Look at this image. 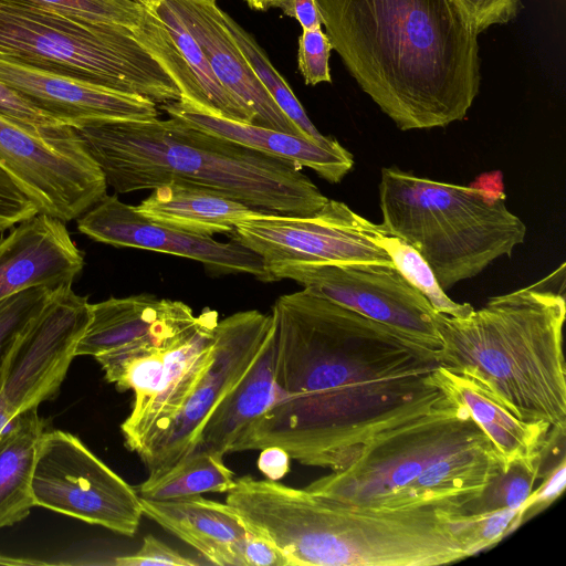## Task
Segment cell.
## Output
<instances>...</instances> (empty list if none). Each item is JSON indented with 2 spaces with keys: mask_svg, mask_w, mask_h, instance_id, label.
I'll return each instance as SVG.
<instances>
[{
  "mask_svg": "<svg viewBox=\"0 0 566 566\" xmlns=\"http://www.w3.org/2000/svg\"><path fill=\"white\" fill-rule=\"evenodd\" d=\"M271 315L277 398L231 452L275 446L337 471L447 398L434 380L439 352L390 327L306 289L280 296Z\"/></svg>",
  "mask_w": 566,
  "mask_h": 566,
  "instance_id": "6da1fadb",
  "label": "cell"
},
{
  "mask_svg": "<svg viewBox=\"0 0 566 566\" xmlns=\"http://www.w3.org/2000/svg\"><path fill=\"white\" fill-rule=\"evenodd\" d=\"M359 87L401 130L465 117L480 88L478 31L460 0H315Z\"/></svg>",
  "mask_w": 566,
  "mask_h": 566,
  "instance_id": "7a4b0ae2",
  "label": "cell"
},
{
  "mask_svg": "<svg viewBox=\"0 0 566 566\" xmlns=\"http://www.w3.org/2000/svg\"><path fill=\"white\" fill-rule=\"evenodd\" d=\"M74 127L117 193L189 182L265 213L310 216L328 200L297 165L168 119L101 120Z\"/></svg>",
  "mask_w": 566,
  "mask_h": 566,
  "instance_id": "3957f363",
  "label": "cell"
},
{
  "mask_svg": "<svg viewBox=\"0 0 566 566\" xmlns=\"http://www.w3.org/2000/svg\"><path fill=\"white\" fill-rule=\"evenodd\" d=\"M564 296L534 287L490 297L463 317L436 312L441 366L486 388L514 417L566 429Z\"/></svg>",
  "mask_w": 566,
  "mask_h": 566,
  "instance_id": "277c9868",
  "label": "cell"
},
{
  "mask_svg": "<svg viewBox=\"0 0 566 566\" xmlns=\"http://www.w3.org/2000/svg\"><path fill=\"white\" fill-rule=\"evenodd\" d=\"M463 515L452 505L349 504L279 483L258 525L287 566H438L471 556Z\"/></svg>",
  "mask_w": 566,
  "mask_h": 566,
  "instance_id": "5b68a950",
  "label": "cell"
},
{
  "mask_svg": "<svg viewBox=\"0 0 566 566\" xmlns=\"http://www.w3.org/2000/svg\"><path fill=\"white\" fill-rule=\"evenodd\" d=\"M501 468L469 410L447 397L428 412L379 433L345 468L305 489L349 504H438L462 511Z\"/></svg>",
  "mask_w": 566,
  "mask_h": 566,
  "instance_id": "8992f818",
  "label": "cell"
},
{
  "mask_svg": "<svg viewBox=\"0 0 566 566\" xmlns=\"http://www.w3.org/2000/svg\"><path fill=\"white\" fill-rule=\"evenodd\" d=\"M502 187L459 186L382 168L380 223L426 260L443 291L481 273L523 243L526 227Z\"/></svg>",
  "mask_w": 566,
  "mask_h": 566,
  "instance_id": "52a82bcc",
  "label": "cell"
},
{
  "mask_svg": "<svg viewBox=\"0 0 566 566\" xmlns=\"http://www.w3.org/2000/svg\"><path fill=\"white\" fill-rule=\"evenodd\" d=\"M0 56L56 72L157 106L181 98L133 29L88 21L30 0H0Z\"/></svg>",
  "mask_w": 566,
  "mask_h": 566,
  "instance_id": "ba28073f",
  "label": "cell"
},
{
  "mask_svg": "<svg viewBox=\"0 0 566 566\" xmlns=\"http://www.w3.org/2000/svg\"><path fill=\"white\" fill-rule=\"evenodd\" d=\"M218 322L213 310L195 316L190 306L174 301L146 334L94 357L108 382L134 394L120 430L140 459L168 430L213 360Z\"/></svg>",
  "mask_w": 566,
  "mask_h": 566,
  "instance_id": "9c48e42d",
  "label": "cell"
},
{
  "mask_svg": "<svg viewBox=\"0 0 566 566\" xmlns=\"http://www.w3.org/2000/svg\"><path fill=\"white\" fill-rule=\"evenodd\" d=\"M0 169L39 212L64 223L107 195L103 171L67 124L35 129L0 114Z\"/></svg>",
  "mask_w": 566,
  "mask_h": 566,
  "instance_id": "30bf717a",
  "label": "cell"
},
{
  "mask_svg": "<svg viewBox=\"0 0 566 566\" xmlns=\"http://www.w3.org/2000/svg\"><path fill=\"white\" fill-rule=\"evenodd\" d=\"M35 506L134 536L143 516L135 488L98 459L75 436L45 431L31 482Z\"/></svg>",
  "mask_w": 566,
  "mask_h": 566,
  "instance_id": "8fae6325",
  "label": "cell"
},
{
  "mask_svg": "<svg viewBox=\"0 0 566 566\" xmlns=\"http://www.w3.org/2000/svg\"><path fill=\"white\" fill-rule=\"evenodd\" d=\"M91 318V303L72 286L55 290L11 347L0 379V432L56 396Z\"/></svg>",
  "mask_w": 566,
  "mask_h": 566,
  "instance_id": "7c38bea8",
  "label": "cell"
},
{
  "mask_svg": "<svg viewBox=\"0 0 566 566\" xmlns=\"http://www.w3.org/2000/svg\"><path fill=\"white\" fill-rule=\"evenodd\" d=\"M289 279L304 289L361 314L434 349L441 348L436 311L395 265L349 262L294 265L273 281Z\"/></svg>",
  "mask_w": 566,
  "mask_h": 566,
  "instance_id": "4fadbf2b",
  "label": "cell"
},
{
  "mask_svg": "<svg viewBox=\"0 0 566 566\" xmlns=\"http://www.w3.org/2000/svg\"><path fill=\"white\" fill-rule=\"evenodd\" d=\"M274 332L271 313H234L218 322L214 356L164 436L142 461L149 476L168 471L196 448L201 430L218 405L245 377Z\"/></svg>",
  "mask_w": 566,
  "mask_h": 566,
  "instance_id": "5bb4252c",
  "label": "cell"
},
{
  "mask_svg": "<svg viewBox=\"0 0 566 566\" xmlns=\"http://www.w3.org/2000/svg\"><path fill=\"white\" fill-rule=\"evenodd\" d=\"M352 209L328 199L315 213L292 216L263 213L230 232L232 240L258 254L268 282L285 268L318 263L368 262L394 265L389 255L355 231Z\"/></svg>",
  "mask_w": 566,
  "mask_h": 566,
  "instance_id": "9a60e30c",
  "label": "cell"
},
{
  "mask_svg": "<svg viewBox=\"0 0 566 566\" xmlns=\"http://www.w3.org/2000/svg\"><path fill=\"white\" fill-rule=\"evenodd\" d=\"M77 229L94 241L188 258L217 274L247 273L268 282L261 258L232 240L219 242L147 219L117 196L103 197L77 220Z\"/></svg>",
  "mask_w": 566,
  "mask_h": 566,
  "instance_id": "2e32d148",
  "label": "cell"
},
{
  "mask_svg": "<svg viewBox=\"0 0 566 566\" xmlns=\"http://www.w3.org/2000/svg\"><path fill=\"white\" fill-rule=\"evenodd\" d=\"M133 33L171 76L180 99L226 118L255 124L253 112L219 82L202 49L164 0L146 7Z\"/></svg>",
  "mask_w": 566,
  "mask_h": 566,
  "instance_id": "e0dca14e",
  "label": "cell"
},
{
  "mask_svg": "<svg viewBox=\"0 0 566 566\" xmlns=\"http://www.w3.org/2000/svg\"><path fill=\"white\" fill-rule=\"evenodd\" d=\"M0 81L54 118L71 126L86 122L158 117L150 99L109 90L0 56Z\"/></svg>",
  "mask_w": 566,
  "mask_h": 566,
  "instance_id": "ac0fdd59",
  "label": "cell"
},
{
  "mask_svg": "<svg viewBox=\"0 0 566 566\" xmlns=\"http://www.w3.org/2000/svg\"><path fill=\"white\" fill-rule=\"evenodd\" d=\"M83 266L64 222L38 212L0 240V300L32 287L72 286Z\"/></svg>",
  "mask_w": 566,
  "mask_h": 566,
  "instance_id": "d6986e66",
  "label": "cell"
},
{
  "mask_svg": "<svg viewBox=\"0 0 566 566\" xmlns=\"http://www.w3.org/2000/svg\"><path fill=\"white\" fill-rule=\"evenodd\" d=\"M202 49L219 82L254 116L255 124L308 138L275 104L222 20V10L201 0H164Z\"/></svg>",
  "mask_w": 566,
  "mask_h": 566,
  "instance_id": "ffe728a7",
  "label": "cell"
},
{
  "mask_svg": "<svg viewBox=\"0 0 566 566\" xmlns=\"http://www.w3.org/2000/svg\"><path fill=\"white\" fill-rule=\"evenodd\" d=\"M170 117L248 148L289 160L314 170L332 184L339 182L353 168V155L336 139L323 144L265 126L239 122L202 111L182 99L159 106Z\"/></svg>",
  "mask_w": 566,
  "mask_h": 566,
  "instance_id": "44dd1931",
  "label": "cell"
},
{
  "mask_svg": "<svg viewBox=\"0 0 566 566\" xmlns=\"http://www.w3.org/2000/svg\"><path fill=\"white\" fill-rule=\"evenodd\" d=\"M140 507L143 515L195 548L206 563L244 566L248 527L227 502L200 495L165 501L140 497Z\"/></svg>",
  "mask_w": 566,
  "mask_h": 566,
  "instance_id": "7402d4cb",
  "label": "cell"
},
{
  "mask_svg": "<svg viewBox=\"0 0 566 566\" xmlns=\"http://www.w3.org/2000/svg\"><path fill=\"white\" fill-rule=\"evenodd\" d=\"M434 380L444 395L462 403L490 439L502 467L518 459L533 458L564 434L546 424L526 423L506 410L478 381L439 366Z\"/></svg>",
  "mask_w": 566,
  "mask_h": 566,
  "instance_id": "603a6c76",
  "label": "cell"
},
{
  "mask_svg": "<svg viewBox=\"0 0 566 566\" xmlns=\"http://www.w3.org/2000/svg\"><path fill=\"white\" fill-rule=\"evenodd\" d=\"M135 208L151 221L203 237L230 233L239 223L265 213L221 193L179 180L155 188Z\"/></svg>",
  "mask_w": 566,
  "mask_h": 566,
  "instance_id": "cb8c5ba5",
  "label": "cell"
},
{
  "mask_svg": "<svg viewBox=\"0 0 566 566\" xmlns=\"http://www.w3.org/2000/svg\"><path fill=\"white\" fill-rule=\"evenodd\" d=\"M276 398L273 332L245 377L212 411L193 451L230 453L243 431L273 406Z\"/></svg>",
  "mask_w": 566,
  "mask_h": 566,
  "instance_id": "d4e9b609",
  "label": "cell"
},
{
  "mask_svg": "<svg viewBox=\"0 0 566 566\" xmlns=\"http://www.w3.org/2000/svg\"><path fill=\"white\" fill-rule=\"evenodd\" d=\"M45 422L33 407L0 432V528L21 522L35 506L31 482Z\"/></svg>",
  "mask_w": 566,
  "mask_h": 566,
  "instance_id": "484cf974",
  "label": "cell"
},
{
  "mask_svg": "<svg viewBox=\"0 0 566 566\" xmlns=\"http://www.w3.org/2000/svg\"><path fill=\"white\" fill-rule=\"evenodd\" d=\"M172 304V300L147 293L91 304V318L76 356L96 357L143 336Z\"/></svg>",
  "mask_w": 566,
  "mask_h": 566,
  "instance_id": "4316f807",
  "label": "cell"
},
{
  "mask_svg": "<svg viewBox=\"0 0 566 566\" xmlns=\"http://www.w3.org/2000/svg\"><path fill=\"white\" fill-rule=\"evenodd\" d=\"M223 454L193 451L168 471L149 476L136 491L143 499L172 500L207 492L227 493L235 483L234 473L226 465Z\"/></svg>",
  "mask_w": 566,
  "mask_h": 566,
  "instance_id": "83f0119b",
  "label": "cell"
},
{
  "mask_svg": "<svg viewBox=\"0 0 566 566\" xmlns=\"http://www.w3.org/2000/svg\"><path fill=\"white\" fill-rule=\"evenodd\" d=\"M350 227L359 234L381 248L401 275L419 290L433 310L453 317H463L473 311L469 303H457L439 285L431 268L419 252L399 237L357 214L349 216Z\"/></svg>",
  "mask_w": 566,
  "mask_h": 566,
  "instance_id": "f1b7e54d",
  "label": "cell"
},
{
  "mask_svg": "<svg viewBox=\"0 0 566 566\" xmlns=\"http://www.w3.org/2000/svg\"><path fill=\"white\" fill-rule=\"evenodd\" d=\"M222 20L254 74L280 109L310 139L323 144L332 143L334 138L322 135L311 122L293 91L272 65L255 39L224 11H222Z\"/></svg>",
  "mask_w": 566,
  "mask_h": 566,
  "instance_id": "f546056e",
  "label": "cell"
},
{
  "mask_svg": "<svg viewBox=\"0 0 566 566\" xmlns=\"http://www.w3.org/2000/svg\"><path fill=\"white\" fill-rule=\"evenodd\" d=\"M545 451L536 457L514 460L502 467L482 492L462 506V513L478 515L505 509L523 512L536 480L542 475L541 465Z\"/></svg>",
  "mask_w": 566,
  "mask_h": 566,
  "instance_id": "4dcf8cb0",
  "label": "cell"
},
{
  "mask_svg": "<svg viewBox=\"0 0 566 566\" xmlns=\"http://www.w3.org/2000/svg\"><path fill=\"white\" fill-rule=\"evenodd\" d=\"M54 291L39 286L0 300V379L15 339L42 310Z\"/></svg>",
  "mask_w": 566,
  "mask_h": 566,
  "instance_id": "1f68e13d",
  "label": "cell"
},
{
  "mask_svg": "<svg viewBox=\"0 0 566 566\" xmlns=\"http://www.w3.org/2000/svg\"><path fill=\"white\" fill-rule=\"evenodd\" d=\"M75 14L88 21L135 29L146 6L135 0H30Z\"/></svg>",
  "mask_w": 566,
  "mask_h": 566,
  "instance_id": "d6a6232c",
  "label": "cell"
},
{
  "mask_svg": "<svg viewBox=\"0 0 566 566\" xmlns=\"http://www.w3.org/2000/svg\"><path fill=\"white\" fill-rule=\"evenodd\" d=\"M522 522L524 520L521 510L505 509L478 515H463L461 534L472 556L497 544Z\"/></svg>",
  "mask_w": 566,
  "mask_h": 566,
  "instance_id": "836d02e7",
  "label": "cell"
},
{
  "mask_svg": "<svg viewBox=\"0 0 566 566\" xmlns=\"http://www.w3.org/2000/svg\"><path fill=\"white\" fill-rule=\"evenodd\" d=\"M332 43L322 27L303 30L298 38L297 66L306 85L331 83Z\"/></svg>",
  "mask_w": 566,
  "mask_h": 566,
  "instance_id": "e575fe53",
  "label": "cell"
},
{
  "mask_svg": "<svg viewBox=\"0 0 566 566\" xmlns=\"http://www.w3.org/2000/svg\"><path fill=\"white\" fill-rule=\"evenodd\" d=\"M113 564L117 566H195L205 563L179 553L153 535H147L139 551L118 556Z\"/></svg>",
  "mask_w": 566,
  "mask_h": 566,
  "instance_id": "d590c367",
  "label": "cell"
},
{
  "mask_svg": "<svg viewBox=\"0 0 566 566\" xmlns=\"http://www.w3.org/2000/svg\"><path fill=\"white\" fill-rule=\"evenodd\" d=\"M0 114L35 129L65 123L54 118L0 81Z\"/></svg>",
  "mask_w": 566,
  "mask_h": 566,
  "instance_id": "8d00e7d4",
  "label": "cell"
},
{
  "mask_svg": "<svg viewBox=\"0 0 566 566\" xmlns=\"http://www.w3.org/2000/svg\"><path fill=\"white\" fill-rule=\"evenodd\" d=\"M480 34L492 25L513 20L522 9L521 0H460Z\"/></svg>",
  "mask_w": 566,
  "mask_h": 566,
  "instance_id": "74e56055",
  "label": "cell"
},
{
  "mask_svg": "<svg viewBox=\"0 0 566 566\" xmlns=\"http://www.w3.org/2000/svg\"><path fill=\"white\" fill-rule=\"evenodd\" d=\"M33 201L0 169V231L38 213Z\"/></svg>",
  "mask_w": 566,
  "mask_h": 566,
  "instance_id": "f35d334b",
  "label": "cell"
},
{
  "mask_svg": "<svg viewBox=\"0 0 566 566\" xmlns=\"http://www.w3.org/2000/svg\"><path fill=\"white\" fill-rule=\"evenodd\" d=\"M566 465L563 458L559 463L544 476V481L537 489H534L523 507L524 521L531 516V513H536L553 502L559 496L565 488L566 482Z\"/></svg>",
  "mask_w": 566,
  "mask_h": 566,
  "instance_id": "ab89813d",
  "label": "cell"
},
{
  "mask_svg": "<svg viewBox=\"0 0 566 566\" xmlns=\"http://www.w3.org/2000/svg\"><path fill=\"white\" fill-rule=\"evenodd\" d=\"M244 566H287L277 547L262 535L248 528L243 547Z\"/></svg>",
  "mask_w": 566,
  "mask_h": 566,
  "instance_id": "60d3db41",
  "label": "cell"
},
{
  "mask_svg": "<svg viewBox=\"0 0 566 566\" xmlns=\"http://www.w3.org/2000/svg\"><path fill=\"white\" fill-rule=\"evenodd\" d=\"M268 8H279L285 15L298 21L303 30L322 27L315 0H269Z\"/></svg>",
  "mask_w": 566,
  "mask_h": 566,
  "instance_id": "b9f144b4",
  "label": "cell"
},
{
  "mask_svg": "<svg viewBox=\"0 0 566 566\" xmlns=\"http://www.w3.org/2000/svg\"><path fill=\"white\" fill-rule=\"evenodd\" d=\"M258 468L268 480L279 481L290 471L291 457L282 448L271 446L260 450Z\"/></svg>",
  "mask_w": 566,
  "mask_h": 566,
  "instance_id": "7bdbcfd3",
  "label": "cell"
},
{
  "mask_svg": "<svg viewBox=\"0 0 566 566\" xmlns=\"http://www.w3.org/2000/svg\"><path fill=\"white\" fill-rule=\"evenodd\" d=\"M255 10H265L269 0H245Z\"/></svg>",
  "mask_w": 566,
  "mask_h": 566,
  "instance_id": "ee69618b",
  "label": "cell"
},
{
  "mask_svg": "<svg viewBox=\"0 0 566 566\" xmlns=\"http://www.w3.org/2000/svg\"><path fill=\"white\" fill-rule=\"evenodd\" d=\"M160 0H147V6L146 7H151L156 3H158Z\"/></svg>",
  "mask_w": 566,
  "mask_h": 566,
  "instance_id": "f6af8a7d",
  "label": "cell"
},
{
  "mask_svg": "<svg viewBox=\"0 0 566 566\" xmlns=\"http://www.w3.org/2000/svg\"><path fill=\"white\" fill-rule=\"evenodd\" d=\"M135 1H137V2H139V3H142L144 6H147V0H135Z\"/></svg>",
  "mask_w": 566,
  "mask_h": 566,
  "instance_id": "bcb514c9",
  "label": "cell"
},
{
  "mask_svg": "<svg viewBox=\"0 0 566 566\" xmlns=\"http://www.w3.org/2000/svg\"><path fill=\"white\" fill-rule=\"evenodd\" d=\"M201 1H206V2H213L216 3L217 0H201Z\"/></svg>",
  "mask_w": 566,
  "mask_h": 566,
  "instance_id": "7dc6e473",
  "label": "cell"
}]
</instances>
